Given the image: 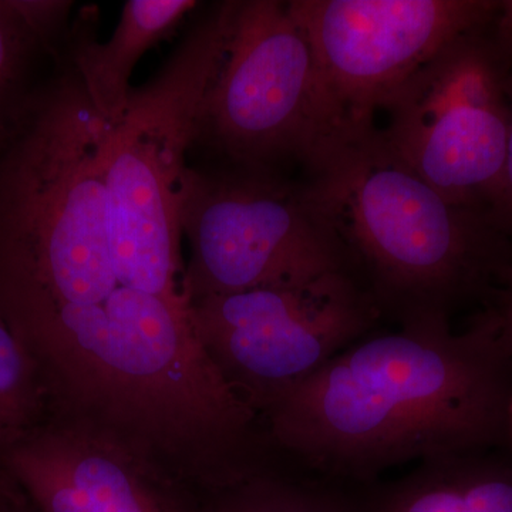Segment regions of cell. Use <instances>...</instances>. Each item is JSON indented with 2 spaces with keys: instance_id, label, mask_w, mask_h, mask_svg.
I'll list each match as a JSON object with an SVG mask.
<instances>
[{
  "instance_id": "cell-1",
  "label": "cell",
  "mask_w": 512,
  "mask_h": 512,
  "mask_svg": "<svg viewBox=\"0 0 512 512\" xmlns=\"http://www.w3.org/2000/svg\"><path fill=\"white\" fill-rule=\"evenodd\" d=\"M512 357L494 311L456 333L403 326L360 339L264 410L276 443L335 485L505 443Z\"/></svg>"
},
{
  "instance_id": "cell-2",
  "label": "cell",
  "mask_w": 512,
  "mask_h": 512,
  "mask_svg": "<svg viewBox=\"0 0 512 512\" xmlns=\"http://www.w3.org/2000/svg\"><path fill=\"white\" fill-rule=\"evenodd\" d=\"M309 173L306 194L382 316L400 328L450 325L461 306L503 288L512 239L491 212L446 200L390 150L376 126Z\"/></svg>"
},
{
  "instance_id": "cell-3",
  "label": "cell",
  "mask_w": 512,
  "mask_h": 512,
  "mask_svg": "<svg viewBox=\"0 0 512 512\" xmlns=\"http://www.w3.org/2000/svg\"><path fill=\"white\" fill-rule=\"evenodd\" d=\"M111 124L77 76L25 104L0 160V316L104 305L121 284L109 235Z\"/></svg>"
},
{
  "instance_id": "cell-4",
  "label": "cell",
  "mask_w": 512,
  "mask_h": 512,
  "mask_svg": "<svg viewBox=\"0 0 512 512\" xmlns=\"http://www.w3.org/2000/svg\"><path fill=\"white\" fill-rule=\"evenodd\" d=\"M232 2L188 33L153 82L133 90L106 151L111 255L128 288L190 298L181 208L202 107L225 56Z\"/></svg>"
},
{
  "instance_id": "cell-5",
  "label": "cell",
  "mask_w": 512,
  "mask_h": 512,
  "mask_svg": "<svg viewBox=\"0 0 512 512\" xmlns=\"http://www.w3.org/2000/svg\"><path fill=\"white\" fill-rule=\"evenodd\" d=\"M363 130L323 82L286 2H232L227 46L202 107L200 137L255 168L296 160L311 171Z\"/></svg>"
},
{
  "instance_id": "cell-6",
  "label": "cell",
  "mask_w": 512,
  "mask_h": 512,
  "mask_svg": "<svg viewBox=\"0 0 512 512\" xmlns=\"http://www.w3.org/2000/svg\"><path fill=\"white\" fill-rule=\"evenodd\" d=\"M511 70L512 36L497 15L441 47L390 94L380 136L446 200L493 215L507 158Z\"/></svg>"
},
{
  "instance_id": "cell-7",
  "label": "cell",
  "mask_w": 512,
  "mask_h": 512,
  "mask_svg": "<svg viewBox=\"0 0 512 512\" xmlns=\"http://www.w3.org/2000/svg\"><path fill=\"white\" fill-rule=\"evenodd\" d=\"M181 231L190 245L191 301L356 272L305 187L261 173L215 180L190 168Z\"/></svg>"
},
{
  "instance_id": "cell-8",
  "label": "cell",
  "mask_w": 512,
  "mask_h": 512,
  "mask_svg": "<svg viewBox=\"0 0 512 512\" xmlns=\"http://www.w3.org/2000/svg\"><path fill=\"white\" fill-rule=\"evenodd\" d=\"M195 328L212 362L252 407L308 379L355 345L382 318L353 271L299 285L268 286L192 299Z\"/></svg>"
},
{
  "instance_id": "cell-9",
  "label": "cell",
  "mask_w": 512,
  "mask_h": 512,
  "mask_svg": "<svg viewBox=\"0 0 512 512\" xmlns=\"http://www.w3.org/2000/svg\"><path fill=\"white\" fill-rule=\"evenodd\" d=\"M501 0H291L329 92L357 130L441 47L497 18Z\"/></svg>"
},
{
  "instance_id": "cell-10",
  "label": "cell",
  "mask_w": 512,
  "mask_h": 512,
  "mask_svg": "<svg viewBox=\"0 0 512 512\" xmlns=\"http://www.w3.org/2000/svg\"><path fill=\"white\" fill-rule=\"evenodd\" d=\"M130 451L87 424L47 427L0 448V467L37 512H174Z\"/></svg>"
},
{
  "instance_id": "cell-11",
  "label": "cell",
  "mask_w": 512,
  "mask_h": 512,
  "mask_svg": "<svg viewBox=\"0 0 512 512\" xmlns=\"http://www.w3.org/2000/svg\"><path fill=\"white\" fill-rule=\"evenodd\" d=\"M338 487L345 512H512V458L497 448L444 454L394 480Z\"/></svg>"
},
{
  "instance_id": "cell-12",
  "label": "cell",
  "mask_w": 512,
  "mask_h": 512,
  "mask_svg": "<svg viewBox=\"0 0 512 512\" xmlns=\"http://www.w3.org/2000/svg\"><path fill=\"white\" fill-rule=\"evenodd\" d=\"M197 5L194 0H128L107 42L84 37L76 43L77 79L111 126L126 113L133 93L131 74L141 57L170 36Z\"/></svg>"
},
{
  "instance_id": "cell-13",
  "label": "cell",
  "mask_w": 512,
  "mask_h": 512,
  "mask_svg": "<svg viewBox=\"0 0 512 512\" xmlns=\"http://www.w3.org/2000/svg\"><path fill=\"white\" fill-rule=\"evenodd\" d=\"M218 488L208 512H345L338 485L322 480L291 483L252 473Z\"/></svg>"
},
{
  "instance_id": "cell-14",
  "label": "cell",
  "mask_w": 512,
  "mask_h": 512,
  "mask_svg": "<svg viewBox=\"0 0 512 512\" xmlns=\"http://www.w3.org/2000/svg\"><path fill=\"white\" fill-rule=\"evenodd\" d=\"M43 393L32 357L0 316V448L33 429Z\"/></svg>"
},
{
  "instance_id": "cell-15",
  "label": "cell",
  "mask_w": 512,
  "mask_h": 512,
  "mask_svg": "<svg viewBox=\"0 0 512 512\" xmlns=\"http://www.w3.org/2000/svg\"><path fill=\"white\" fill-rule=\"evenodd\" d=\"M36 40L10 8L8 0H0V101L15 86L23 57Z\"/></svg>"
},
{
  "instance_id": "cell-16",
  "label": "cell",
  "mask_w": 512,
  "mask_h": 512,
  "mask_svg": "<svg viewBox=\"0 0 512 512\" xmlns=\"http://www.w3.org/2000/svg\"><path fill=\"white\" fill-rule=\"evenodd\" d=\"M10 8L20 22L30 30L37 40H47L66 18L70 3L40 2V0H8Z\"/></svg>"
},
{
  "instance_id": "cell-17",
  "label": "cell",
  "mask_w": 512,
  "mask_h": 512,
  "mask_svg": "<svg viewBox=\"0 0 512 512\" xmlns=\"http://www.w3.org/2000/svg\"><path fill=\"white\" fill-rule=\"evenodd\" d=\"M508 101H510V130H508L507 158L500 198L493 211L494 220L505 234L512 239V70L508 77Z\"/></svg>"
},
{
  "instance_id": "cell-18",
  "label": "cell",
  "mask_w": 512,
  "mask_h": 512,
  "mask_svg": "<svg viewBox=\"0 0 512 512\" xmlns=\"http://www.w3.org/2000/svg\"><path fill=\"white\" fill-rule=\"evenodd\" d=\"M493 311L497 319L498 339L504 352L512 357V262Z\"/></svg>"
},
{
  "instance_id": "cell-19",
  "label": "cell",
  "mask_w": 512,
  "mask_h": 512,
  "mask_svg": "<svg viewBox=\"0 0 512 512\" xmlns=\"http://www.w3.org/2000/svg\"><path fill=\"white\" fill-rule=\"evenodd\" d=\"M0 512H37L32 504L22 503L8 487L0 488Z\"/></svg>"
},
{
  "instance_id": "cell-20",
  "label": "cell",
  "mask_w": 512,
  "mask_h": 512,
  "mask_svg": "<svg viewBox=\"0 0 512 512\" xmlns=\"http://www.w3.org/2000/svg\"><path fill=\"white\" fill-rule=\"evenodd\" d=\"M498 20L501 26L512 36V0H501Z\"/></svg>"
},
{
  "instance_id": "cell-21",
  "label": "cell",
  "mask_w": 512,
  "mask_h": 512,
  "mask_svg": "<svg viewBox=\"0 0 512 512\" xmlns=\"http://www.w3.org/2000/svg\"><path fill=\"white\" fill-rule=\"evenodd\" d=\"M505 441L512 443V393L508 400L507 417H505Z\"/></svg>"
},
{
  "instance_id": "cell-22",
  "label": "cell",
  "mask_w": 512,
  "mask_h": 512,
  "mask_svg": "<svg viewBox=\"0 0 512 512\" xmlns=\"http://www.w3.org/2000/svg\"><path fill=\"white\" fill-rule=\"evenodd\" d=\"M0 474H5L2 467H0ZM0 488H6V483L2 480V477H0Z\"/></svg>"
}]
</instances>
